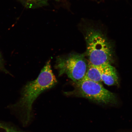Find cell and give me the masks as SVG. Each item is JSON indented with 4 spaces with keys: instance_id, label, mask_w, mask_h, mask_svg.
I'll list each match as a JSON object with an SVG mask.
<instances>
[{
    "instance_id": "7a4b0ae2",
    "label": "cell",
    "mask_w": 132,
    "mask_h": 132,
    "mask_svg": "<svg viewBox=\"0 0 132 132\" xmlns=\"http://www.w3.org/2000/svg\"><path fill=\"white\" fill-rule=\"evenodd\" d=\"M84 32L88 63L98 66L110 64L113 59V47L103 30L90 22L86 25Z\"/></svg>"
},
{
    "instance_id": "3957f363",
    "label": "cell",
    "mask_w": 132,
    "mask_h": 132,
    "mask_svg": "<svg viewBox=\"0 0 132 132\" xmlns=\"http://www.w3.org/2000/svg\"><path fill=\"white\" fill-rule=\"evenodd\" d=\"M73 83V90L64 92L66 95L85 98L100 105H115L118 104L115 94L105 88L100 83L85 78L81 81Z\"/></svg>"
},
{
    "instance_id": "8992f818",
    "label": "cell",
    "mask_w": 132,
    "mask_h": 132,
    "mask_svg": "<svg viewBox=\"0 0 132 132\" xmlns=\"http://www.w3.org/2000/svg\"><path fill=\"white\" fill-rule=\"evenodd\" d=\"M85 78L94 82L100 83L102 81L100 66H96L88 63Z\"/></svg>"
},
{
    "instance_id": "ba28073f",
    "label": "cell",
    "mask_w": 132,
    "mask_h": 132,
    "mask_svg": "<svg viewBox=\"0 0 132 132\" xmlns=\"http://www.w3.org/2000/svg\"><path fill=\"white\" fill-rule=\"evenodd\" d=\"M0 132H18L10 130L5 127L0 126Z\"/></svg>"
},
{
    "instance_id": "9c48e42d",
    "label": "cell",
    "mask_w": 132,
    "mask_h": 132,
    "mask_svg": "<svg viewBox=\"0 0 132 132\" xmlns=\"http://www.w3.org/2000/svg\"><path fill=\"white\" fill-rule=\"evenodd\" d=\"M3 59L0 52V69H3Z\"/></svg>"
},
{
    "instance_id": "277c9868",
    "label": "cell",
    "mask_w": 132,
    "mask_h": 132,
    "mask_svg": "<svg viewBox=\"0 0 132 132\" xmlns=\"http://www.w3.org/2000/svg\"><path fill=\"white\" fill-rule=\"evenodd\" d=\"M85 54L72 53L57 57L55 68L59 76L65 74L73 83L80 82L85 78L87 65Z\"/></svg>"
},
{
    "instance_id": "52a82bcc",
    "label": "cell",
    "mask_w": 132,
    "mask_h": 132,
    "mask_svg": "<svg viewBox=\"0 0 132 132\" xmlns=\"http://www.w3.org/2000/svg\"><path fill=\"white\" fill-rule=\"evenodd\" d=\"M19 1L23 3L24 4L29 5L35 3L47 1V0H19Z\"/></svg>"
},
{
    "instance_id": "5b68a950",
    "label": "cell",
    "mask_w": 132,
    "mask_h": 132,
    "mask_svg": "<svg viewBox=\"0 0 132 132\" xmlns=\"http://www.w3.org/2000/svg\"><path fill=\"white\" fill-rule=\"evenodd\" d=\"M101 80L108 86L115 85L118 83V77L116 69L110 64L100 66Z\"/></svg>"
},
{
    "instance_id": "6da1fadb",
    "label": "cell",
    "mask_w": 132,
    "mask_h": 132,
    "mask_svg": "<svg viewBox=\"0 0 132 132\" xmlns=\"http://www.w3.org/2000/svg\"><path fill=\"white\" fill-rule=\"evenodd\" d=\"M57 80L53 72L51 60L46 63L35 80L25 85L18 105L24 117V123L28 124L32 117V106L36 99L42 92L56 85Z\"/></svg>"
}]
</instances>
